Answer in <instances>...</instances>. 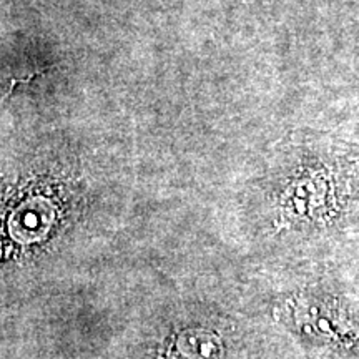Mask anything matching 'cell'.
<instances>
[{"mask_svg": "<svg viewBox=\"0 0 359 359\" xmlns=\"http://www.w3.org/2000/svg\"><path fill=\"white\" fill-rule=\"evenodd\" d=\"M39 74H42V72H35V74H30L29 77H25V79H11V88H8V92L6 93V98L13 92V87H15L17 83H29V82H32V80L37 77Z\"/></svg>", "mask_w": 359, "mask_h": 359, "instance_id": "7a4b0ae2", "label": "cell"}, {"mask_svg": "<svg viewBox=\"0 0 359 359\" xmlns=\"http://www.w3.org/2000/svg\"><path fill=\"white\" fill-rule=\"evenodd\" d=\"M290 314L294 325L308 334L338 341V343H349L356 336L353 325L343 314L311 299L303 298L290 303Z\"/></svg>", "mask_w": 359, "mask_h": 359, "instance_id": "6da1fadb", "label": "cell"}]
</instances>
